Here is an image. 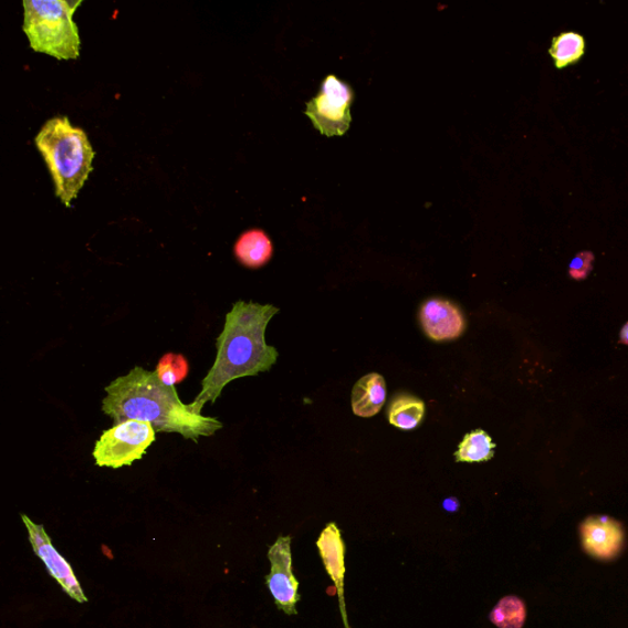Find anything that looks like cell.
I'll return each mask as SVG.
<instances>
[{
  "label": "cell",
  "mask_w": 628,
  "mask_h": 628,
  "mask_svg": "<svg viewBox=\"0 0 628 628\" xmlns=\"http://www.w3.org/2000/svg\"><path fill=\"white\" fill-rule=\"evenodd\" d=\"M420 320L426 335L435 342L454 341L465 331L461 310L451 301L432 299L421 307Z\"/></svg>",
  "instance_id": "obj_9"
},
{
  "label": "cell",
  "mask_w": 628,
  "mask_h": 628,
  "mask_svg": "<svg viewBox=\"0 0 628 628\" xmlns=\"http://www.w3.org/2000/svg\"><path fill=\"white\" fill-rule=\"evenodd\" d=\"M83 4L65 0H25L24 32L33 51L46 53L60 61L81 57V36L73 21L75 10Z\"/></svg>",
  "instance_id": "obj_4"
},
{
  "label": "cell",
  "mask_w": 628,
  "mask_h": 628,
  "mask_svg": "<svg viewBox=\"0 0 628 628\" xmlns=\"http://www.w3.org/2000/svg\"><path fill=\"white\" fill-rule=\"evenodd\" d=\"M443 507L447 511L454 512L458 510V501L456 499H448L443 502Z\"/></svg>",
  "instance_id": "obj_20"
},
{
  "label": "cell",
  "mask_w": 628,
  "mask_h": 628,
  "mask_svg": "<svg viewBox=\"0 0 628 628\" xmlns=\"http://www.w3.org/2000/svg\"><path fill=\"white\" fill-rule=\"evenodd\" d=\"M583 545L587 553L603 558H613L620 553L624 530L618 521L605 515L589 517L580 526Z\"/></svg>",
  "instance_id": "obj_10"
},
{
  "label": "cell",
  "mask_w": 628,
  "mask_h": 628,
  "mask_svg": "<svg viewBox=\"0 0 628 628\" xmlns=\"http://www.w3.org/2000/svg\"><path fill=\"white\" fill-rule=\"evenodd\" d=\"M620 342L625 345H628V322L624 325L621 334H620Z\"/></svg>",
  "instance_id": "obj_21"
},
{
  "label": "cell",
  "mask_w": 628,
  "mask_h": 628,
  "mask_svg": "<svg viewBox=\"0 0 628 628\" xmlns=\"http://www.w3.org/2000/svg\"><path fill=\"white\" fill-rule=\"evenodd\" d=\"M105 390L103 411L116 423L147 421L156 432H176L195 442L222 429L219 420L190 411L179 399L176 387L164 385L156 373L143 367H134Z\"/></svg>",
  "instance_id": "obj_2"
},
{
  "label": "cell",
  "mask_w": 628,
  "mask_h": 628,
  "mask_svg": "<svg viewBox=\"0 0 628 628\" xmlns=\"http://www.w3.org/2000/svg\"><path fill=\"white\" fill-rule=\"evenodd\" d=\"M234 255L244 266L258 269L272 260L273 243L264 231L250 230L236 242Z\"/></svg>",
  "instance_id": "obj_13"
},
{
  "label": "cell",
  "mask_w": 628,
  "mask_h": 628,
  "mask_svg": "<svg viewBox=\"0 0 628 628\" xmlns=\"http://www.w3.org/2000/svg\"><path fill=\"white\" fill-rule=\"evenodd\" d=\"M156 375L166 386L176 387L184 383L189 374L187 358L179 354H166L156 366Z\"/></svg>",
  "instance_id": "obj_18"
},
{
  "label": "cell",
  "mask_w": 628,
  "mask_h": 628,
  "mask_svg": "<svg viewBox=\"0 0 628 628\" xmlns=\"http://www.w3.org/2000/svg\"><path fill=\"white\" fill-rule=\"evenodd\" d=\"M496 444L491 437L482 430L470 432L464 437L454 454L457 462L479 463L486 462L495 456Z\"/></svg>",
  "instance_id": "obj_16"
},
{
  "label": "cell",
  "mask_w": 628,
  "mask_h": 628,
  "mask_svg": "<svg viewBox=\"0 0 628 628\" xmlns=\"http://www.w3.org/2000/svg\"><path fill=\"white\" fill-rule=\"evenodd\" d=\"M318 552L323 561L325 571L333 580L336 590H338L344 621L346 615L344 610V578H345V543L342 532L335 523H329L317 541Z\"/></svg>",
  "instance_id": "obj_11"
},
{
  "label": "cell",
  "mask_w": 628,
  "mask_h": 628,
  "mask_svg": "<svg viewBox=\"0 0 628 628\" xmlns=\"http://www.w3.org/2000/svg\"><path fill=\"white\" fill-rule=\"evenodd\" d=\"M29 532V541L33 553L43 561L49 574L69 596L77 603H87L88 599L76 578L73 567L52 544L51 537L42 524L33 523L28 515L21 514Z\"/></svg>",
  "instance_id": "obj_8"
},
{
  "label": "cell",
  "mask_w": 628,
  "mask_h": 628,
  "mask_svg": "<svg viewBox=\"0 0 628 628\" xmlns=\"http://www.w3.org/2000/svg\"><path fill=\"white\" fill-rule=\"evenodd\" d=\"M353 98L352 87L329 75L325 77L320 94L307 103L306 115L323 136H344L352 123Z\"/></svg>",
  "instance_id": "obj_6"
},
{
  "label": "cell",
  "mask_w": 628,
  "mask_h": 628,
  "mask_svg": "<svg viewBox=\"0 0 628 628\" xmlns=\"http://www.w3.org/2000/svg\"><path fill=\"white\" fill-rule=\"evenodd\" d=\"M268 558L271 561V574L265 577V583L278 609L286 615H297L296 607L301 600L300 583L293 571L291 536H279L269 547Z\"/></svg>",
  "instance_id": "obj_7"
},
{
  "label": "cell",
  "mask_w": 628,
  "mask_h": 628,
  "mask_svg": "<svg viewBox=\"0 0 628 628\" xmlns=\"http://www.w3.org/2000/svg\"><path fill=\"white\" fill-rule=\"evenodd\" d=\"M387 397L385 378L369 374L355 385L353 390V410L357 417L373 418L383 410Z\"/></svg>",
  "instance_id": "obj_12"
},
{
  "label": "cell",
  "mask_w": 628,
  "mask_h": 628,
  "mask_svg": "<svg viewBox=\"0 0 628 628\" xmlns=\"http://www.w3.org/2000/svg\"><path fill=\"white\" fill-rule=\"evenodd\" d=\"M346 628H349V627H346Z\"/></svg>",
  "instance_id": "obj_22"
},
{
  "label": "cell",
  "mask_w": 628,
  "mask_h": 628,
  "mask_svg": "<svg viewBox=\"0 0 628 628\" xmlns=\"http://www.w3.org/2000/svg\"><path fill=\"white\" fill-rule=\"evenodd\" d=\"M585 51V38L577 32L566 31L553 39L548 54L552 55L556 69L561 71L571 64L579 62Z\"/></svg>",
  "instance_id": "obj_14"
},
{
  "label": "cell",
  "mask_w": 628,
  "mask_h": 628,
  "mask_svg": "<svg viewBox=\"0 0 628 628\" xmlns=\"http://www.w3.org/2000/svg\"><path fill=\"white\" fill-rule=\"evenodd\" d=\"M490 620L499 628H522L525 621V605L517 597L503 598L491 611Z\"/></svg>",
  "instance_id": "obj_17"
},
{
  "label": "cell",
  "mask_w": 628,
  "mask_h": 628,
  "mask_svg": "<svg viewBox=\"0 0 628 628\" xmlns=\"http://www.w3.org/2000/svg\"><path fill=\"white\" fill-rule=\"evenodd\" d=\"M425 415V404L417 397L399 396L391 401L388 419L400 430L418 428Z\"/></svg>",
  "instance_id": "obj_15"
},
{
  "label": "cell",
  "mask_w": 628,
  "mask_h": 628,
  "mask_svg": "<svg viewBox=\"0 0 628 628\" xmlns=\"http://www.w3.org/2000/svg\"><path fill=\"white\" fill-rule=\"evenodd\" d=\"M278 312L272 305L254 302L233 304L217 341L216 363L201 383L199 395L188 404L190 411L201 415L206 404H214L234 379L271 371L279 353L265 343V331Z\"/></svg>",
  "instance_id": "obj_1"
},
{
  "label": "cell",
  "mask_w": 628,
  "mask_h": 628,
  "mask_svg": "<svg viewBox=\"0 0 628 628\" xmlns=\"http://www.w3.org/2000/svg\"><path fill=\"white\" fill-rule=\"evenodd\" d=\"M594 260H596V258H594V254L589 251L578 253L569 264V276L575 280L587 279L592 272Z\"/></svg>",
  "instance_id": "obj_19"
},
{
  "label": "cell",
  "mask_w": 628,
  "mask_h": 628,
  "mask_svg": "<svg viewBox=\"0 0 628 628\" xmlns=\"http://www.w3.org/2000/svg\"><path fill=\"white\" fill-rule=\"evenodd\" d=\"M155 440L156 431L150 422L127 420L116 423L96 442V465L112 469L129 467L140 461Z\"/></svg>",
  "instance_id": "obj_5"
},
{
  "label": "cell",
  "mask_w": 628,
  "mask_h": 628,
  "mask_svg": "<svg viewBox=\"0 0 628 628\" xmlns=\"http://www.w3.org/2000/svg\"><path fill=\"white\" fill-rule=\"evenodd\" d=\"M36 147L55 186V195L66 208L81 192L93 171L95 151L85 132L72 126L70 118L55 117L46 122L36 137Z\"/></svg>",
  "instance_id": "obj_3"
}]
</instances>
